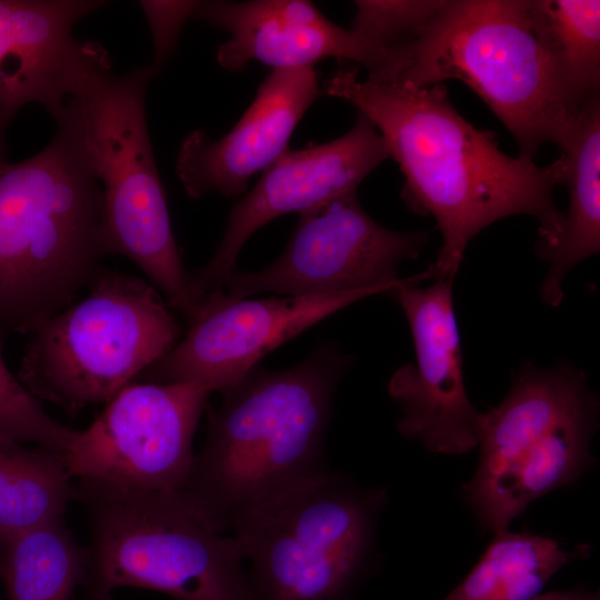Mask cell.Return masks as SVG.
<instances>
[{
    "instance_id": "obj_1",
    "label": "cell",
    "mask_w": 600,
    "mask_h": 600,
    "mask_svg": "<svg viewBox=\"0 0 600 600\" xmlns=\"http://www.w3.org/2000/svg\"><path fill=\"white\" fill-rule=\"evenodd\" d=\"M323 92L350 102L376 126L404 176V201L436 220L442 243L427 269L433 281H453L469 242L510 216L539 221L536 248L554 242L563 219L553 199L566 179L562 153L547 166L506 154L493 132L454 109L444 83L361 81L357 68H342Z\"/></svg>"
},
{
    "instance_id": "obj_2",
    "label": "cell",
    "mask_w": 600,
    "mask_h": 600,
    "mask_svg": "<svg viewBox=\"0 0 600 600\" xmlns=\"http://www.w3.org/2000/svg\"><path fill=\"white\" fill-rule=\"evenodd\" d=\"M351 363L319 344L286 370L258 366L207 410V440L181 490L222 532L246 510L328 470L323 447L337 384Z\"/></svg>"
},
{
    "instance_id": "obj_3",
    "label": "cell",
    "mask_w": 600,
    "mask_h": 600,
    "mask_svg": "<svg viewBox=\"0 0 600 600\" xmlns=\"http://www.w3.org/2000/svg\"><path fill=\"white\" fill-rule=\"evenodd\" d=\"M18 162L0 137V333L33 332L101 270L103 191L70 126Z\"/></svg>"
},
{
    "instance_id": "obj_4",
    "label": "cell",
    "mask_w": 600,
    "mask_h": 600,
    "mask_svg": "<svg viewBox=\"0 0 600 600\" xmlns=\"http://www.w3.org/2000/svg\"><path fill=\"white\" fill-rule=\"evenodd\" d=\"M149 66L114 72L106 49L84 41L69 96L49 113L76 133L103 191V244L124 256L190 323L200 312L173 236L147 117Z\"/></svg>"
},
{
    "instance_id": "obj_5",
    "label": "cell",
    "mask_w": 600,
    "mask_h": 600,
    "mask_svg": "<svg viewBox=\"0 0 600 600\" xmlns=\"http://www.w3.org/2000/svg\"><path fill=\"white\" fill-rule=\"evenodd\" d=\"M464 82L510 131L520 156L567 146L580 110L566 99L529 0H446L427 31L396 54L392 82ZM581 109V108H580Z\"/></svg>"
},
{
    "instance_id": "obj_6",
    "label": "cell",
    "mask_w": 600,
    "mask_h": 600,
    "mask_svg": "<svg viewBox=\"0 0 600 600\" xmlns=\"http://www.w3.org/2000/svg\"><path fill=\"white\" fill-rule=\"evenodd\" d=\"M91 543L88 600L121 587L177 600H253L239 543L226 537L183 490H140L78 480Z\"/></svg>"
},
{
    "instance_id": "obj_7",
    "label": "cell",
    "mask_w": 600,
    "mask_h": 600,
    "mask_svg": "<svg viewBox=\"0 0 600 600\" xmlns=\"http://www.w3.org/2000/svg\"><path fill=\"white\" fill-rule=\"evenodd\" d=\"M598 418V398L573 364L516 370L503 400L482 412L478 466L462 488L480 527L508 530L531 502L589 470Z\"/></svg>"
},
{
    "instance_id": "obj_8",
    "label": "cell",
    "mask_w": 600,
    "mask_h": 600,
    "mask_svg": "<svg viewBox=\"0 0 600 600\" xmlns=\"http://www.w3.org/2000/svg\"><path fill=\"white\" fill-rule=\"evenodd\" d=\"M386 501L328 469L242 512L231 527L253 600H350Z\"/></svg>"
},
{
    "instance_id": "obj_9",
    "label": "cell",
    "mask_w": 600,
    "mask_h": 600,
    "mask_svg": "<svg viewBox=\"0 0 600 600\" xmlns=\"http://www.w3.org/2000/svg\"><path fill=\"white\" fill-rule=\"evenodd\" d=\"M89 294L33 332L18 379L76 414L108 402L176 344L179 323L148 281L100 270Z\"/></svg>"
},
{
    "instance_id": "obj_10",
    "label": "cell",
    "mask_w": 600,
    "mask_h": 600,
    "mask_svg": "<svg viewBox=\"0 0 600 600\" xmlns=\"http://www.w3.org/2000/svg\"><path fill=\"white\" fill-rule=\"evenodd\" d=\"M428 232L384 228L361 207L357 191L300 213L282 253L253 272L237 271L226 279L232 299L272 291L289 296L324 294L371 288L389 292L407 279L399 267L416 259Z\"/></svg>"
},
{
    "instance_id": "obj_11",
    "label": "cell",
    "mask_w": 600,
    "mask_h": 600,
    "mask_svg": "<svg viewBox=\"0 0 600 600\" xmlns=\"http://www.w3.org/2000/svg\"><path fill=\"white\" fill-rule=\"evenodd\" d=\"M212 392L201 381L127 386L78 432L64 453L69 476L140 490L182 489Z\"/></svg>"
},
{
    "instance_id": "obj_12",
    "label": "cell",
    "mask_w": 600,
    "mask_h": 600,
    "mask_svg": "<svg viewBox=\"0 0 600 600\" xmlns=\"http://www.w3.org/2000/svg\"><path fill=\"white\" fill-rule=\"evenodd\" d=\"M426 278L430 279L428 271L407 278L389 292L408 321L416 361L393 372L388 392L400 407L397 430L401 436L431 452L458 456L478 446L482 412L466 389L453 281L414 286Z\"/></svg>"
},
{
    "instance_id": "obj_13",
    "label": "cell",
    "mask_w": 600,
    "mask_h": 600,
    "mask_svg": "<svg viewBox=\"0 0 600 600\" xmlns=\"http://www.w3.org/2000/svg\"><path fill=\"white\" fill-rule=\"evenodd\" d=\"M382 288L232 299L224 290L208 296L184 338L141 376L148 382L201 381L223 392L243 379L266 354L328 316Z\"/></svg>"
},
{
    "instance_id": "obj_14",
    "label": "cell",
    "mask_w": 600,
    "mask_h": 600,
    "mask_svg": "<svg viewBox=\"0 0 600 600\" xmlns=\"http://www.w3.org/2000/svg\"><path fill=\"white\" fill-rule=\"evenodd\" d=\"M390 158L376 126L362 113L342 137L301 150L287 149L230 211L223 238L211 260L190 274L197 299L223 290L239 252L262 226L279 216L310 210L357 191L362 180Z\"/></svg>"
},
{
    "instance_id": "obj_15",
    "label": "cell",
    "mask_w": 600,
    "mask_h": 600,
    "mask_svg": "<svg viewBox=\"0 0 600 600\" xmlns=\"http://www.w3.org/2000/svg\"><path fill=\"white\" fill-rule=\"evenodd\" d=\"M192 17L230 34L217 52L219 64L230 72L251 61L274 70L337 58L364 67L370 81L388 82L392 76L388 54L329 20L310 1H197Z\"/></svg>"
},
{
    "instance_id": "obj_16",
    "label": "cell",
    "mask_w": 600,
    "mask_h": 600,
    "mask_svg": "<svg viewBox=\"0 0 600 600\" xmlns=\"http://www.w3.org/2000/svg\"><path fill=\"white\" fill-rule=\"evenodd\" d=\"M319 93L313 67L274 69L226 136L212 141L202 130L188 133L176 161L187 194L200 199L211 192L224 197L244 192L250 178L288 149L294 128Z\"/></svg>"
},
{
    "instance_id": "obj_17",
    "label": "cell",
    "mask_w": 600,
    "mask_h": 600,
    "mask_svg": "<svg viewBox=\"0 0 600 600\" xmlns=\"http://www.w3.org/2000/svg\"><path fill=\"white\" fill-rule=\"evenodd\" d=\"M103 0H0V137L29 103L49 112L69 96L83 41L74 24Z\"/></svg>"
},
{
    "instance_id": "obj_18",
    "label": "cell",
    "mask_w": 600,
    "mask_h": 600,
    "mask_svg": "<svg viewBox=\"0 0 600 600\" xmlns=\"http://www.w3.org/2000/svg\"><path fill=\"white\" fill-rule=\"evenodd\" d=\"M566 159L564 184L569 208L554 242L534 248L549 269L540 287L542 301L557 307L563 298L568 272L600 251V94L582 104L570 139L561 151Z\"/></svg>"
},
{
    "instance_id": "obj_19",
    "label": "cell",
    "mask_w": 600,
    "mask_h": 600,
    "mask_svg": "<svg viewBox=\"0 0 600 600\" xmlns=\"http://www.w3.org/2000/svg\"><path fill=\"white\" fill-rule=\"evenodd\" d=\"M588 546L567 550L532 533H496L466 578L443 600H532L568 563L586 558Z\"/></svg>"
},
{
    "instance_id": "obj_20",
    "label": "cell",
    "mask_w": 600,
    "mask_h": 600,
    "mask_svg": "<svg viewBox=\"0 0 600 600\" xmlns=\"http://www.w3.org/2000/svg\"><path fill=\"white\" fill-rule=\"evenodd\" d=\"M70 479L63 453L0 438V546L61 518Z\"/></svg>"
},
{
    "instance_id": "obj_21",
    "label": "cell",
    "mask_w": 600,
    "mask_h": 600,
    "mask_svg": "<svg viewBox=\"0 0 600 600\" xmlns=\"http://www.w3.org/2000/svg\"><path fill=\"white\" fill-rule=\"evenodd\" d=\"M89 552L62 518L26 531L0 546V578L8 600H70L82 584Z\"/></svg>"
},
{
    "instance_id": "obj_22",
    "label": "cell",
    "mask_w": 600,
    "mask_h": 600,
    "mask_svg": "<svg viewBox=\"0 0 600 600\" xmlns=\"http://www.w3.org/2000/svg\"><path fill=\"white\" fill-rule=\"evenodd\" d=\"M530 16L570 106L600 90V1L529 0Z\"/></svg>"
},
{
    "instance_id": "obj_23",
    "label": "cell",
    "mask_w": 600,
    "mask_h": 600,
    "mask_svg": "<svg viewBox=\"0 0 600 600\" xmlns=\"http://www.w3.org/2000/svg\"><path fill=\"white\" fill-rule=\"evenodd\" d=\"M444 3L446 0H358L350 29L388 54L394 71L396 53L427 31Z\"/></svg>"
},
{
    "instance_id": "obj_24",
    "label": "cell",
    "mask_w": 600,
    "mask_h": 600,
    "mask_svg": "<svg viewBox=\"0 0 600 600\" xmlns=\"http://www.w3.org/2000/svg\"><path fill=\"white\" fill-rule=\"evenodd\" d=\"M79 430L51 418L8 369L0 348V438L67 453Z\"/></svg>"
},
{
    "instance_id": "obj_25",
    "label": "cell",
    "mask_w": 600,
    "mask_h": 600,
    "mask_svg": "<svg viewBox=\"0 0 600 600\" xmlns=\"http://www.w3.org/2000/svg\"><path fill=\"white\" fill-rule=\"evenodd\" d=\"M197 1H139L153 37V60L149 64L153 76L163 68L172 53L178 36L192 17Z\"/></svg>"
},
{
    "instance_id": "obj_26",
    "label": "cell",
    "mask_w": 600,
    "mask_h": 600,
    "mask_svg": "<svg viewBox=\"0 0 600 600\" xmlns=\"http://www.w3.org/2000/svg\"><path fill=\"white\" fill-rule=\"evenodd\" d=\"M532 600H600L598 593L584 588L542 592Z\"/></svg>"
},
{
    "instance_id": "obj_27",
    "label": "cell",
    "mask_w": 600,
    "mask_h": 600,
    "mask_svg": "<svg viewBox=\"0 0 600 600\" xmlns=\"http://www.w3.org/2000/svg\"><path fill=\"white\" fill-rule=\"evenodd\" d=\"M104 600H111V597L106 598Z\"/></svg>"
}]
</instances>
